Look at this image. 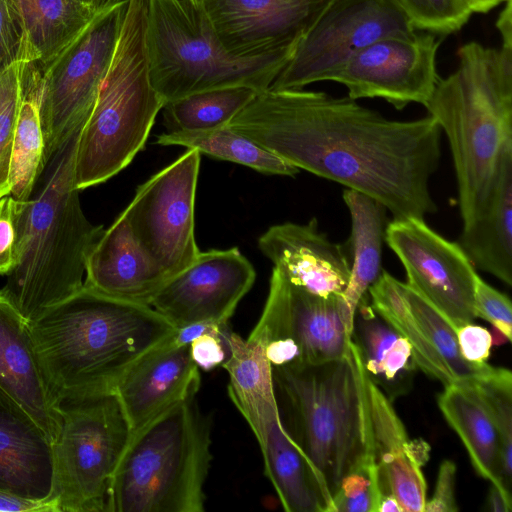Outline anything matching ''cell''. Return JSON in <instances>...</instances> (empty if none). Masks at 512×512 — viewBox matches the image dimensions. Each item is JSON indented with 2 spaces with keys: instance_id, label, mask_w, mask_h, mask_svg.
<instances>
[{
  "instance_id": "obj_1",
  "label": "cell",
  "mask_w": 512,
  "mask_h": 512,
  "mask_svg": "<svg viewBox=\"0 0 512 512\" xmlns=\"http://www.w3.org/2000/svg\"><path fill=\"white\" fill-rule=\"evenodd\" d=\"M227 126L298 169L373 198L393 219L437 211L429 182L442 131L430 115L392 120L349 97L268 88Z\"/></svg>"
},
{
  "instance_id": "obj_2",
  "label": "cell",
  "mask_w": 512,
  "mask_h": 512,
  "mask_svg": "<svg viewBox=\"0 0 512 512\" xmlns=\"http://www.w3.org/2000/svg\"><path fill=\"white\" fill-rule=\"evenodd\" d=\"M29 326L56 405L67 396L114 391L139 360L177 332L151 306L86 286Z\"/></svg>"
},
{
  "instance_id": "obj_3",
  "label": "cell",
  "mask_w": 512,
  "mask_h": 512,
  "mask_svg": "<svg viewBox=\"0 0 512 512\" xmlns=\"http://www.w3.org/2000/svg\"><path fill=\"white\" fill-rule=\"evenodd\" d=\"M85 122L45 160L29 199L20 201L17 262L0 295L28 323L83 288L87 257L104 231L86 218L74 186Z\"/></svg>"
},
{
  "instance_id": "obj_4",
  "label": "cell",
  "mask_w": 512,
  "mask_h": 512,
  "mask_svg": "<svg viewBox=\"0 0 512 512\" xmlns=\"http://www.w3.org/2000/svg\"><path fill=\"white\" fill-rule=\"evenodd\" d=\"M425 107L449 141L463 225L483 209L500 157L512 145V47L469 42Z\"/></svg>"
},
{
  "instance_id": "obj_5",
  "label": "cell",
  "mask_w": 512,
  "mask_h": 512,
  "mask_svg": "<svg viewBox=\"0 0 512 512\" xmlns=\"http://www.w3.org/2000/svg\"><path fill=\"white\" fill-rule=\"evenodd\" d=\"M285 408L284 426L300 448L333 508L342 478L374 455L365 373L358 351L319 364L272 367Z\"/></svg>"
},
{
  "instance_id": "obj_6",
  "label": "cell",
  "mask_w": 512,
  "mask_h": 512,
  "mask_svg": "<svg viewBox=\"0 0 512 512\" xmlns=\"http://www.w3.org/2000/svg\"><path fill=\"white\" fill-rule=\"evenodd\" d=\"M163 106L150 79L147 0H126L112 59L78 140L75 188L103 183L127 167Z\"/></svg>"
},
{
  "instance_id": "obj_7",
  "label": "cell",
  "mask_w": 512,
  "mask_h": 512,
  "mask_svg": "<svg viewBox=\"0 0 512 512\" xmlns=\"http://www.w3.org/2000/svg\"><path fill=\"white\" fill-rule=\"evenodd\" d=\"M212 420L196 396L133 433L115 471L108 512H203Z\"/></svg>"
},
{
  "instance_id": "obj_8",
  "label": "cell",
  "mask_w": 512,
  "mask_h": 512,
  "mask_svg": "<svg viewBox=\"0 0 512 512\" xmlns=\"http://www.w3.org/2000/svg\"><path fill=\"white\" fill-rule=\"evenodd\" d=\"M296 45L235 54L220 42L202 6L147 0L150 79L164 105L212 89L266 90L290 60Z\"/></svg>"
},
{
  "instance_id": "obj_9",
  "label": "cell",
  "mask_w": 512,
  "mask_h": 512,
  "mask_svg": "<svg viewBox=\"0 0 512 512\" xmlns=\"http://www.w3.org/2000/svg\"><path fill=\"white\" fill-rule=\"evenodd\" d=\"M61 429L52 444L53 512H108L112 480L132 436L114 391L57 403Z\"/></svg>"
},
{
  "instance_id": "obj_10",
  "label": "cell",
  "mask_w": 512,
  "mask_h": 512,
  "mask_svg": "<svg viewBox=\"0 0 512 512\" xmlns=\"http://www.w3.org/2000/svg\"><path fill=\"white\" fill-rule=\"evenodd\" d=\"M125 3L118 0L97 11L53 59L35 66L41 80L45 160L89 117L113 56Z\"/></svg>"
},
{
  "instance_id": "obj_11",
  "label": "cell",
  "mask_w": 512,
  "mask_h": 512,
  "mask_svg": "<svg viewBox=\"0 0 512 512\" xmlns=\"http://www.w3.org/2000/svg\"><path fill=\"white\" fill-rule=\"evenodd\" d=\"M248 338L263 347L272 367L319 364L350 353L352 329L341 297L314 294L273 267L264 309Z\"/></svg>"
},
{
  "instance_id": "obj_12",
  "label": "cell",
  "mask_w": 512,
  "mask_h": 512,
  "mask_svg": "<svg viewBox=\"0 0 512 512\" xmlns=\"http://www.w3.org/2000/svg\"><path fill=\"white\" fill-rule=\"evenodd\" d=\"M415 29L394 0H331L298 41L271 89H303L331 81L358 51Z\"/></svg>"
},
{
  "instance_id": "obj_13",
  "label": "cell",
  "mask_w": 512,
  "mask_h": 512,
  "mask_svg": "<svg viewBox=\"0 0 512 512\" xmlns=\"http://www.w3.org/2000/svg\"><path fill=\"white\" fill-rule=\"evenodd\" d=\"M200 161L198 150L187 149L138 186L123 211L139 244L169 279L200 252L194 232Z\"/></svg>"
},
{
  "instance_id": "obj_14",
  "label": "cell",
  "mask_w": 512,
  "mask_h": 512,
  "mask_svg": "<svg viewBox=\"0 0 512 512\" xmlns=\"http://www.w3.org/2000/svg\"><path fill=\"white\" fill-rule=\"evenodd\" d=\"M384 240L402 263L406 284L431 303L454 327L471 323L476 268L460 245L419 218L393 219Z\"/></svg>"
},
{
  "instance_id": "obj_15",
  "label": "cell",
  "mask_w": 512,
  "mask_h": 512,
  "mask_svg": "<svg viewBox=\"0 0 512 512\" xmlns=\"http://www.w3.org/2000/svg\"><path fill=\"white\" fill-rule=\"evenodd\" d=\"M439 45L427 32L385 37L353 55L331 81L344 85L354 100L381 98L398 110L410 103L425 106L439 80Z\"/></svg>"
},
{
  "instance_id": "obj_16",
  "label": "cell",
  "mask_w": 512,
  "mask_h": 512,
  "mask_svg": "<svg viewBox=\"0 0 512 512\" xmlns=\"http://www.w3.org/2000/svg\"><path fill=\"white\" fill-rule=\"evenodd\" d=\"M255 278L253 265L237 247L200 251L167 280L149 306L176 329L203 322L228 324Z\"/></svg>"
},
{
  "instance_id": "obj_17",
  "label": "cell",
  "mask_w": 512,
  "mask_h": 512,
  "mask_svg": "<svg viewBox=\"0 0 512 512\" xmlns=\"http://www.w3.org/2000/svg\"><path fill=\"white\" fill-rule=\"evenodd\" d=\"M331 0H202L223 46L256 54L296 45Z\"/></svg>"
},
{
  "instance_id": "obj_18",
  "label": "cell",
  "mask_w": 512,
  "mask_h": 512,
  "mask_svg": "<svg viewBox=\"0 0 512 512\" xmlns=\"http://www.w3.org/2000/svg\"><path fill=\"white\" fill-rule=\"evenodd\" d=\"M174 336L139 360L114 389L132 434L197 395L201 383L199 367L192 358L190 344H180Z\"/></svg>"
},
{
  "instance_id": "obj_19",
  "label": "cell",
  "mask_w": 512,
  "mask_h": 512,
  "mask_svg": "<svg viewBox=\"0 0 512 512\" xmlns=\"http://www.w3.org/2000/svg\"><path fill=\"white\" fill-rule=\"evenodd\" d=\"M261 252L293 282L322 297H342L351 272L343 245L307 224L273 225L258 239Z\"/></svg>"
},
{
  "instance_id": "obj_20",
  "label": "cell",
  "mask_w": 512,
  "mask_h": 512,
  "mask_svg": "<svg viewBox=\"0 0 512 512\" xmlns=\"http://www.w3.org/2000/svg\"><path fill=\"white\" fill-rule=\"evenodd\" d=\"M365 382L377 476L388 484L402 512H423L427 484L422 469L431 447L423 439H410L392 401L366 374Z\"/></svg>"
},
{
  "instance_id": "obj_21",
  "label": "cell",
  "mask_w": 512,
  "mask_h": 512,
  "mask_svg": "<svg viewBox=\"0 0 512 512\" xmlns=\"http://www.w3.org/2000/svg\"><path fill=\"white\" fill-rule=\"evenodd\" d=\"M168 279L139 244L122 212L90 251L84 286L108 297L150 305Z\"/></svg>"
},
{
  "instance_id": "obj_22",
  "label": "cell",
  "mask_w": 512,
  "mask_h": 512,
  "mask_svg": "<svg viewBox=\"0 0 512 512\" xmlns=\"http://www.w3.org/2000/svg\"><path fill=\"white\" fill-rule=\"evenodd\" d=\"M254 433L271 481L287 512H333L308 460L287 432L278 401L264 404L244 418Z\"/></svg>"
},
{
  "instance_id": "obj_23",
  "label": "cell",
  "mask_w": 512,
  "mask_h": 512,
  "mask_svg": "<svg viewBox=\"0 0 512 512\" xmlns=\"http://www.w3.org/2000/svg\"><path fill=\"white\" fill-rule=\"evenodd\" d=\"M52 490L51 440L29 413L0 388V491L49 503Z\"/></svg>"
},
{
  "instance_id": "obj_24",
  "label": "cell",
  "mask_w": 512,
  "mask_h": 512,
  "mask_svg": "<svg viewBox=\"0 0 512 512\" xmlns=\"http://www.w3.org/2000/svg\"><path fill=\"white\" fill-rule=\"evenodd\" d=\"M0 388L44 430L52 444L61 416L43 374L28 321L0 295Z\"/></svg>"
},
{
  "instance_id": "obj_25",
  "label": "cell",
  "mask_w": 512,
  "mask_h": 512,
  "mask_svg": "<svg viewBox=\"0 0 512 512\" xmlns=\"http://www.w3.org/2000/svg\"><path fill=\"white\" fill-rule=\"evenodd\" d=\"M475 268L512 284V145L503 151L481 212L457 242Z\"/></svg>"
},
{
  "instance_id": "obj_26",
  "label": "cell",
  "mask_w": 512,
  "mask_h": 512,
  "mask_svg": "<svg viewBox=\"0 0 512 512\" xmlns=\"http://www.w3.org/2000/svg\"><path fill=\"white\" fill-rule=\"evenodd\" d=\"M352 341L367 378L389 400L410 391L417 370L411 345L374 311L368 295L356 309Z\"/></svg>"
},
{
  "instance_id": "obj_27",
  "label": "cell",
  "mask_w": 512,
  "mask_h": 512,
  "mask_svg": "<svg viewBox=\"0 0 512 512\" xmlns=\"http://www.w3.org/2000/svg\"><path fill=\"white\" fill-rule=\"evenodd\" d=\"M342 198L351 220L349 246L352 263L349 281L341 298L347 323L353 330L356 309L382 272L387 209L373 198L352 189L345 188Z\"/></svg>"
},
{
  "instance_id": "obj_28",
  "label": "cell",
  "mask_w": 512,
  "mask_h": 512,
  "mask_svg": "<svg viewBox=\"0 0 512 512\" xmlns=\"http://www.w3.org/2000/svg\"><path fill=\"white\" fill-rule=\"evenodd\" d=\"M439 409L465 446L472 466L512 501L503 483L501 442L498 431L482 401L467 384H450L437 399Z\"/></svg>"
},
{
  "instance_id": "obj_29",
  "label": "cell",
  "mask_w": 512,
  "mask_h": 512,
  "mask_svg": "<svg viewBox=\"0 0 512 512\" xmlns=\"http://www.w3.org/2000/svg\"><path fill=\"white\" fill-rule=\"evenodd\" d=\"M19 23L23 61L42 67L53 59L94 17L83 0H10Z\"/></svg>"
},
{
  "instance_id": "obj_30",
  "label": "cell",
  "mask_w": 512,
  "mask_h": 512,
  "mask_svg": "<svg viewBox=\"0 0 512 512\" xmlns=\"http://www.w3.org/2000/svg\"><path fill=\"white\" fill-rule=\"evenodd\" d=\"M40 104L39 71L33 64L25 63L9 170V194L18 201L29 199L44 166Z\"/></svg>"
},
{
  "instance_id": "obj_31",
  "label": "cell",
  "mask_w": 512,
  "mask_h": 512,
  "mask_svg": "<svg viewBox=\"0 0 512 512\" xmlns=\"http://www.w3.org/2000/svg\"><path fill=\"white\" fill-rule=\"evenodd\" d=\"M374 311L395 328L411 345L414 359L422 372L443 386L456 378L429 342L425 330L411 310L404 293V282L382 270L368 290Z\"/></svg>"
},
{
  "instance_id": "obj_32",
  "label": "cell",
  "mask_w": 512,
  "mask_h": 512,
  "mask_svg": "<svg viewBox=\"0 0 512 512\" xmlns=\"http://www.w3.org/2000/svg\"><path fill=\"white\" fill-rule=\"evenodd\" d=\"M156 144L179 145L270 175L295 176L300 169L228 126L199 132H164Z\"/></svg>"
},
{
  "instance_id": "obj_33",
  "label": "cell",
  "mask_w": 512,
  "mask_h": 512,
  "mask_svg": "<svg viewBox=\"0 0 512 512\" xmlns=\"http://www.w3.org/2000/svg\"><path fill=\"white\" fill-rule=\"evenodd\" d=\"M257 93L248 87H228L170 101L162 108L166 132H199L227 126Z\"/></svg>"
},
{
  "instance_id": "obj_34",
  "label": "cell",
  "mask_w": 512,
  "mask_h": 512,
  "mask_svg": "<svg viewBox=\"0 0 512 512\" xmlns=\"http://www.w3.org/2000/svg\"><path fill=\"white\" fill-rule=\"evenodd\" d=\"M228 357L222 367L229 375L228 395L242 414L275 399L272 365L257 342L229 330Z\"/></svg>"
},
{
  "instance_id": "obj_35",
  "label": "cell",
  "mask_w": 512,
  "mask_h": 512,
  "mask_svg": "<svg viewBox=\"0 0 512 512\" xmlns=\"http://www.w3.org/2000/svg\"><path fill=\"white\" fill-rule=\"evenodd\" d=\"M471 386L486 407L500 437L501 468L505 488L511 492L512 477V374L494 367L488 374L461 383Z\"/></svg>"
},
{
  "instance_id": "obj_36",
  "label": "cell",
  "mask_w": 512,
  "mask_h": 512,
  "mask_svg": "<svg viewBox=\"0 0 512 512\" xmlns=\"http://www.w3.org/2000/svg\"><path fill=\"white\" fill-rule=\"evenodd\" d=\"M415 30L434 35L459 31L472 11L466 0H394Z\"/></svg>"
},
{
  "instance_id": "obj_37",
  "label": "cell",
  "mask_w": 512,
  "mask_h": 512,
  "mask_svg": "<svg viewBox=\"0 0 512 512\" xmlns=\"http://www.w3.org/2000/svg\"><path fill=\"white\" fill-rule=\"evenodd\" d=\"M25 63L0 73V198L9 194V170Z\"/></svg>"
},
{
  "instance_id": "obj_38",
  "label": "cell",
  "mask_w": 512,
  "mask_h": 512,
  "mask_svg": "<svg viewBox=\"0 0 512 512\" xmlns=\"http://www.w3.org/2000/svg\"><path fill=\"white\" fill-rule=\"evenodd\" d=\"M377 500V465L368 456L342 478L332 498L333 512H376Z\"/></svg>"
},
{
  "instance_id": "obj_39",
  "label": "cell",
  "mask_w": 512,
  "mask_h": 512,
  "mask_svg": "<svg viewBox=\"0 0 512 512\" xmlns=\"http://www.w3.org/2000/svg\"><path fill=\"white\" fill-rule=\"evenodd\" d=\"M476 317L491 323L507 340L512 335V308L507 295L486 283L479 275L474 286Z\"/></svg>"
},
{
  "instance_id": "obj_40",
  "label": "cell",
  "mask_w": 512,
  "mask_h": 512,
  "mask_svg": "<svg viewBox=\"0 0 512 512\" xmlns=\"http://www.w3.org/2000/svg\"><path fill=\"white\" fill-rule=\"evenodd\" d=\"M20 201L10 194L0 198V276L15 266L19 246Z\"/></svg>"
},
{
  "instance_id": "obj_41",
  "label": "cell",
  "mask_w": 512,
  "mask_h": 512,
  "mask_svg": "<svg viewBox=\"0 0 512 512\" xmlns=\"http://www.w3.org/2000/svg\"><path fill=\"white\" fill-rule=\"evenodd\" d=\"M19 61L24 62L21 29L10 0H0V73Z\"/></svg>"
},
{
  "instance_id": "obj_42",
  "label": "cell",
  "mask_w": 512,
  "mask_h": 512,
  "mask_svg": "<svg viewBox=\"0 0 512 512\" xmlns=\"http://www.w3.org/2000/svg\"><path fill=\"white\" fill-rule=\"evenodd\" d=\"M229 330L228 325H225L203 333L191 341V355L199 369L208 371L222 366L229 352L226 340Z\"/></svg>"
},
{
  "instance_id": "obj_43",
  "label": "cell",
  "mask_w": 512,
  "mask_h": 512,
  "mask_svg": "<svg viewBox=\"0 0 512 512\" xmlns=\"http://www.w3.org/2000/svg\"><path fill=\"white\" fill-rule=\"evenodd\" d=\"M458 347L462 358L473 364L487 363L492 346L491 333L473 322L455 329Z\"/></svg>"
},
{
  "instance_id": "obj_44",
  "label": "cell",
  "mask_w": 512,
  "mask_h": 512,
  "mask_svg": "<svg viewBox=\"0 0 512 512\" xmlns=\"http://www.w3.org/2000/svg\"><path fill=\"white\" fill-rule=\"evenodd\" d=\"M456 465L451 460H443L439 466L435 490L432 498L426 501L423 512L458 511L456 495Z\"/></svg>"
},
{
  "instance_id": "obj_45",
  "label": "cell",
  "mask_w": 512,
  "mask_h": 512,
  "mask_svg": "<svg viewBox=\"0 0 512 512\" xmlns=\"http://www.w3.org/2000/svg\"><path fill=\"white\" fill-rule=\"evenodd\" d=\"M49 511L52 507L47 502L32 501L0 491V512Z\"/></svg>"
},
{
  "instance_id": "obj_46",
  "label": "cell",
  "mask_w": 512,
  "mask_h": 512,
  "mask_svg": "<svg viewBox=\"0 0 512 512\" xmlns=\"http://www.w3.org/2000/svg\"><path fill=\"white\" fill-rule=\"evenodd\" d=\"M511 509L512 501L507 499L494 484L490 483L485 510L489 512H510Z\"/></svg>"
},
{
  "instance_id": "obj_47",
  "label": "cell",
  "mask_w": 512,
  "mask_h": 512,
  "mask_svg": "<svg viewBox=\"0 0 512 512\" xmlns=\"http://www.w3.org/2000/svg\"><path fill=\"white\" fill-rule=\"evenodd\" d=\"M511 0L505 2L504 9L496 21V27L502 37V46L512 47V13Z\"/></svg>"
},
{
  "instance_id": "obj_48",
  "label": "cell",
  "mask_w": 512,
  "mask_h": 512,
  "mask_svg": "<svg viewBox=\"0 0 512 512\" xmlns=\"http://www.w3.org/2000/svg\"><path fill=\"white\" fill-rule=\"evenodd\" d=\"M507 0H466L472 13H486Z\"/></svg>"
},
{
  "instance_id": "obj_49",
  "label": "cell",
  "mask_w": 512,
  "mask_h": 512,
  "mask_svg": "<svg viewBox=\"0 0 512 512\" xmlns=\"http://www.w3.org/2000/svg\"><path fill=\"white\" fill-rule=\"evenodd\" d=\"M96 11H99L118 0H89Z\"/></svg>"
},
{
  "instance_id": "obj_50",
  "label": "cell",
  "mask_w": 512,
  "mask_h": 512,
  "mask_svg": "<svg viewBox=\"0 0 512 512\" xmlns=\"http://www.w3.org/2000/svg\"><path fill=\"white\" fill-rule=\"evenodd\" d=\"M182 5L185 6H193V7H201L202 0H176Z\"/></svg>"
},
{
  "instance_id": "obj_51",
  "label": "cell",
  "mask_w": 512,
  "mask_h": 512,
  "mask_svg": "<svg viewBox=\"0 0 512 512\" xmlns=\"http://www.w3.org/2000/svg\"><path fill=\"white\" fill-rule=\"evenodd\" d=\"M83 1H87V2H89V3H90V1H89V0H83ZM90 4H91V3H90ZM91 5H92V4H91Z\"/></svg>"
}]
</instances>
